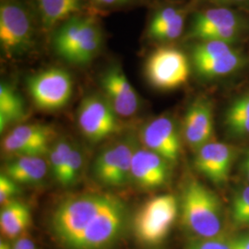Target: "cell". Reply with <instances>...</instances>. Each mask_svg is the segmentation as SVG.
Instances as JSON below:
<instances>
[{
  "label": "cell",
  "mask_w": 249,
  "mask_h": 249,
  "mask_svg": "<svg viewBox=\"0 0 249 249\" xmlns=\"http://www.w3.org/2000/svg\"><path fill=\"white\" fill-rule=\"evenodd\" d=\"M126 206L108 193L69 196L53 210L50 228L66 249H109L122 237Z\"/></svg>",
  "instance_id": "6da1fadb"
},
{
  "label": "cell",
  "mask_w": 249,
  "mask_h": 249,
  "mask_svg": "<svg viewBox=\"0 0 249 249\" xmlns=\"http://www.w3.org/2000/svg\"><path fill=\"white\" fill-rule=\"evenodd\" d=\"M182 223L196 238L223 235V207L218 196L196 180L189 181L182 194Z\"/></svg>",
  "instance_id": "7a4b0ae2"
},
{
  "label": "cell",
  "mask_w": 249,
  "mask_h": 249,
  "mask_svg": "<svg viewBox=\"0 0 249 249\" xmlns=\"http://www.w3.org/2000/svg\"><path fill=\"white\" fill-rule=\"evenodd\" d=\"M249 32V19L229 7L199 11L192 19L187 38L196 41H221L234 45Z\"/></svg>",
  "instance_id": "3957f363"
},
{
  "label": "cell",
  "mask_w": 249,
  "mask_h": 249,
  "mask_svg": "<svg viewBox=\"0 0 249 249\" xmlns=\"http://www.w3.org/2000/svg\"><path fill=\"white\" fill-rule=\"evenodd\" d=\"M102 35L92 18L74 17L56 32L53 47L63 59L73 64H86L99 53Z\"/></svg>",
  "instance_id": "277c9868"
},
{
  "label": "cell",
  "mask_w": 249,
  "mask_h": 249,
  "mask_svg": "<svg viewBox=\"0 0 249 249\" xmlns=\"http://www.w3.org/2000/svg\"><path fill=\"white\" fill-rule=\"evenodd\" d=\"M178 214L176 196L160 195L149 199L134 217L136 238L146 246L159 245L169 234Z\"/></svg>",
  "instance_id": "5b68a950"
},
{
  "label": "cell",
  "mask_w": 249,
  "mask_h": 249,
  "mask_svg": "<svg viewBox=\"0 0 249 249\" xmlns=\"http://www.w3.org/2000/svg\"><path fill=\"white\" fill-rule=\"evenodd\" d=\"M191 61L197 75L206 80L224 78L241 71L248 57L233 45L221 41H196Z\"/></svg>",
  "instance_id": "8992f818"
},
{
  "label": "cell",
  "mask_w": 249,
  "mask_h": 249,
  "mask_svg": "<svg viewBox=\"0 0 249 249\" xmlns=\"http://www.w3.org/2000/svg\"><path fill=\"white\" fill-rule=\"evenodd\" d=\"M190 64L186 53L172 46H160L148 56L145 76L155 89H178L187 82Z\"/></svg>",
  "instance_id": "52a82bcc"
},
{
  "label": "cell",
  "mask_w": 249,
  "mask_h": 249,
  "mask_svg": "<svg viewBox=\"0 0 249 249\" xmlns=\"http://www.w3.org/2000/svg\"><path fill=\"white\" fill-rule=\"evenodd\" d=\"M34 28L29 13L15 0L0 5V44L4 53L18 55L33 45Z\"/></svg>",
  "instance_id": "ba28073f"
},
{
  "label": "cell",
  "mask_w": 249,
  "mask_h": 249,
  "mask_svg": "<svg viewBox=\"0 0 249 249\" xmlns=\"http://www.w3.org/2000/svg\"><path fill=\"white\" fill-rule=\"evenodd\" d=\"M28 89L36 107L45 111L61 109L71 100L73 80L69 72L52 68L31 76Z\"/></svg>",
  "instance_id": "9c48e42d"
},
{
  "label": "cell",
  "mask_w": 249,
  "mask_h": 249,
  "mask_svg": "<svg viewBox=\"0 0 249 249\" xmlns=\"http://www.w3.org/2000/svg\"><path fill=\"white\" fill-rule=\"evenodd\" d=\"M117 116L107 98L92 94L81 101L77 119L81 133L89 142L96 143L119 130Z\"/></svg>",
  "instance_id": "30bf717a"
},
{
  "label": "cell",
  "mask_w": 249,
  "mask_h": 249,
  "mask_svg": "<svg viewBox=\"0 0 249 249\" xmlns=\"http://www.w3.org/2000/svg\"><path fill=\"white\" fill-rule=\"evenodd\" d=\"M136 150L133 141L128 140L101 151L93 165L95 178L107 187H123L131 178V164Z\"/></svg>",
  "instance_id": "8fae6325"
},
{
  "label": "cell",
  "mask_w": 249,
  "mask_h": 249,
  "mask_svg": "<svg viewBox=\"0 0 249 249\" xmlns=\"http://www.w3.org/2000/svg\"><path fill=\"white\" fill-rule=\"evenodd\" d=\"M141 140L146 149L160 155L170 163L177 161L180 154L178 126L169 116H160L145 124Z\"/></svg>",
  "instance_id": "7c38bea8"
},
{
  "label": "cell",
  "mask_w": 249,
  "mask_h": 249,
  "mask_svg": "<svg viewBox=\"0 0 249 249\" xmlns=\"http://www.w3.org/2000/svg\"><path fill=\"white\" fill-rule=\"evenodd\" d=\"M234 152L231 146L211 142L196 150L195 166L198 173L216 185H223L229 179Z\"/></svg>",
  "instance_id": "4fadbf2b"
},
{
  "label": "cell",
  "mask_w": 249,
  "mask_h": 249,
  "mask_svg": "<svg viewBox=\"0 0 249 249\" xmlns=\"http://www.w3.org/2000/svg\"><path fill=\"white\" fill-rule=\"evenodd\" d=\"M107 101L118 116L129 117L137 113L140 99L133 86L118 67L109 69L101 79Z\"/></svg>",
  "instance_id": "5bb4252c"
},
{
  "label": "cell",
  "mask_w": 249,
  "mask_h": 249,
  "mask_svg": "<svg viewBox=\"0 0 249 249\" xmlns=\"http://www.w3.org/2000/svg\"><path fill=\"white\" fill-rule=\"evenodd\" d=\"M183 131L187 144L196 151L213 142V109L209 100L198 98L190 104L184 117Z\"/></svg>",
  "instance_id": "9a60e30c"
},
{
  "label": "cell",
  "mask_w": 249,
  "mask_h": 249,
  "mask_svg": "<svg viewBox=\"0 0 249 249\" xmlns=\"http://www.w3.org/2000/svg\"><path fill=\"white\" fill-rule=\"evenodd\" d=\"M169 163L148 149H137L132 159L131 178L144 189L159 188L169 179Z\"/></svg>",
  "instance_id": "2e32d148"
},
{
  "label": "cell",
  "mask_w": 249,
  "mask_h": 249,
  "mask_svg": "<svg viewBox=\"0 0 249 249\" xmlns=\"http://www.w3.org/2000/svg\"><path fill=\"white\" fill-rule=\"evenodd\" d=\"M223 125L231 138H249V89L232 99L226 107Z\"/></svg>",
  "instance_id": "e0dca14e"
},
{
  "label": "cell",
  "mask_w": 249,
  "mask_h": 249,
  "mask_svg": "<svg viewBox=\"0 0 249 249\" xmlns=\"http://www.w3.org/2000/svg\"><path fill=\"white\" fill-rule=\"evenodd\" d=\"M46 173L47 164L41 156H22L10 160L4 174L18 184H37L45 178Z\"/></svg>",
  "instance_id": "ac0fdd59"
},
{
  "label": "cell",
  "mask_w": 249,
  "mask_h": 249,
  "mask_svg": "<svg viewBox=\"0 0 249 249\" xmlns=\"http://www.w3.org/2000/svg\"><path fill=\"white\" fill-rule=\"evenodd\" d=\"M31 224V211L25 203L11 200L4 205L0 213L1 233L7 239H14L26 231Z\"/></svg>",
  "instance_id": "d6986e66"
},
{
  "label": "cell",
  "mask_w": 249,
  "mask_h": 249,
  "mask_svg": "<svg viewBox=\"0 0 249 249\" xmlns=\"http://www.w3.org/2000/svg\"><path fill=\"white\" fill-rule=\"evenodd\" d=\"M26 115L24 102L18 91L6 82L0 84V131L21 121Z\"/></svg>",
  "instance_id": "ffe728a7"
},
{
  "label": "cell",
  "mask_w": 249,
  "mask_h": 249,
  "mask_svg": "<svg viewBox=\"0 0 249 249\" xmlns=\"http://www.w3.org/2000/svg\"><path fill=\"white\" fill-rule=\"evenodd\" d=\"M43 25L49 29L70 18L81 8L82 0H35Z\"/></svg>",
  "instance_id": "44dd1931"
},
{
  "label": "cell",
  "mask_w": 249,
  "mask_h": 249,
  "mask_svg": "<svg viewBox=\"0 0 249 249\" xmlns=\"http://www.w3.org/2000/svg\"><path fill=\"white\" fill-rule=\"evenodd\" d=\"M10 133L46 154L51 149L49 143L53 140L54 131L46 124H26L15 127Z\"/></svg>",
  "instance_id": "7402d4cb"
},
{
  "label": "cell",
  "mask_w": 249,
  "mask_h": 249,
  "mask_svg": "<svg viewBox=\"0 0 249 249\" xmlns=\"http://www.w3.org/2000/svg\"><path fill=\"white\" fill-rule=\"evenodd\" d=\"M231 223L237 227H249V183L237 189L230 207Z\"/></svg>",
  "instance_id": "603a6c76"
},
{
  "label": "cell",
  "mask_w": 249,
  "mask_h": 249,
  "mask_svg": "<svg viewBox=\"0 0 249 249\" xmlns=\"http://www.w3.org/2000/svg\"><path fill=\"white\" fill-rule=\"evenodd\" d=\"M71 144L65 141H60L53 145L49 151V164L53 178L58 182L62 176L63 171L72 150Z\"/></svg>",
  "instance_id": "cb8c5ba5"
},
{
  "label": "cell",
  "mask_w": 249,
  "mask_h": 249,
  "mask_svg": "<svg viewBox=\"0 0 249 249\" xmlns=\"http://www.w3.org/2000/svg\"><path fill=\"white\" fill-rule=\"evenodd\" d=\"M83 165V156L77 147H72L69 159L63 171L62 176L58 183L63 187L73 185L80 178V172Z\"/></svg>",
  "instance_id": "d4e9b609"
},
{
  "label": "cell",
  "mask_w": 249,
  "mask_h": 249,
  "mask_svg": "<svg viewBox=\"0 0 249 249\" xmlns=\"http://www.w3.org/2000/svg\"><path fill=\"white\" fill-rule=\"evenodd\" d=\"M183 17H186V12L183 9L175 7L162 8L158 10L151 18V22L148 27V34L157 31L162 27L170 25Z\"/></svg>",
  "instance_id": "484cf974"
},
{
  "label": "cell",
  "mask_w": 249,
  "mask_h": 249,
  "mask_svg": "<svg viewBox=\"0 0 249 249\" xmlns=\"http://www.w3.org/2000/svg\"><path fill=\"white\" fill-rule=\"evenodd\" d=\"M188 249H231V240L224 235L213 238H196L189 244Z\"/></svg>",
  "instance_id": "4316f807"
},
{
  "label": "cell",
  "mask_w": 249,
  "mask_h": 249,
  "mask_svg": "<svg viewBox=\"0 0 249 249\" xmlns=\"http://www.w3.org/2000/svg\"><path fill=\"white\" fill-rule=\"evenodd\" d=\"M20 189L18 183L12 180L6 174L0 176V202L1 205L7 204L13 200V197L19 194Z\"/></svg>",
  "instance_id": "83f0119b"
},
{
  "label": "cell",
  "mask_w": 249,
  "mask_h": 249,
  "mask_svg": "<svg viewBox=\"0 0 249 249\" xmlns=\"http://www.w3.org/2000/svg\"><path fill=\"white\" fill-rule=\"evenodd\" d=\"M231 249H249V232L231 238Z\"/></svg>",
  "instance_id": "f1b7e54d"
},
{
  "label": "cell",
  "mask_w": 249,
  "mask_h": 249,
  "mask_svg": "<svg viewBox=\"0 0 249 249\" xmlns=\"http://www.w3.org/2000/svg\"><path fill=\"white\" fill-rule=\"evenodd\" d=\"M240 172L242 176L249 183V150L246 151L240 162Z\"/></svg>",
  "instance_id": "f546056e"
},
{
  "label": "cell",
  "mask_w": 249,
  "mask_h": 249,
  "mask_svg": "<svg viewBox=\"0 0 249 249\" xmlns=\"http://www.w3.org/2000/svg\"><path fill=\"white\" fill-rule=\"evenodd\" d=\"M214 3L223 5V7L228 6H249V0H212Z\"/></svg>",
  "instance_id": "4dcf8cb0"
},
{
  "label": "cell",
  "mask_w": 249,
  "mask_h": 249,
  "mask_svg": "<svg viewBox=\"0 0 249 249\" xmlns=\"http://www.w3.org/2000/svg\"><path fill=\"white\" fill-rule=\"evenodd\" d=\"M13 249H37L35 243L29 238H20L16 241Z\"/></svg>",
  "instance_id": "1f68e13d"
},
{
  "label": "cell",
  "mask_w": 249,
  "mask_h": 249,
  "mask_svg": "<svg viewBox=\"0 0 249 249\" xmlns=\"http://www.w3.org/2000/svg\"><path fill=\"white\" fill-rule=\"evenodd\" d=\"M99 4L103 5H117V4H124L129 0H95Z\"/></svg>",
  "instance_id": "d6a6232c"
},
{
  "label": "cell",
  "mask_w": 249,
  "mask_h": 249,
  "mask_svg": "<svg viewBox=\"0 0 249 249\" xmlns=\"http://www.w3.org/2000/svg\"><path fill=\"white\" fill-rule=\"evenodd\" d=\"M0 249H13V247H11L6 241H1L0 242Z\"/></svg>",
  "instance_id": "836d02e7"
}]
</instances>
